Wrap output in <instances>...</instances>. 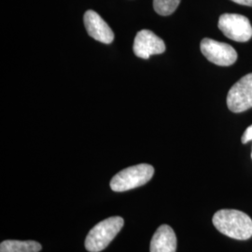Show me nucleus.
Instances as JSON below:
<instances>
[{
	"instance_id": "nucleus-1",
	"label": "nucleus",
	"mask_w": 252,
	"mask_h": 252,
	"mask_svg": "<svg viewBox=\"0 0 252 252\" xmlns=\"http://www.w3.org/2000/svg\"><path fill=\"white\" fill-rule=\"evenodd\" d=\"M212 221L217 230L228 237L248 240L252 236V220L239 210H219L213 216Z\"/></svg>"
},
{
	"instance_id": "nucleus-2",
	"label": "nucleus",
	"mask_w": 252,
	"mask_h": 252,
	"mask_svg": "<svg viewBox=\"0 0 252 252\" xmlns=\"http://www.w3.org/2000/svg\"><path fill=\"white\" fill-rule=\"evenodd\" d=\"M125 225L122 217H110L94 226L85 239V249L89 252L104 251Z\"/></svg>"
},
{
	"instance_id": "nucleus-3",
	"label": "nucleus",
	"mask_w": 252,
	"mask_h": 252,
	"mask_svg": "<svg viewBox=\"0 0 252 252\" xmlns=\"http://www.w3.org/2000/svg\"><path fill=\"white\" fill-rule=\"evenodd\" d=\"M154 168L151 164L140 163L130 166L116 174L110 181V188L114 191L122 192L143 186L152 180Z\"/></svg>"
},
{
	"instance_id": "nucleus-4",
	"label": "nucleus",
	"mask_w": 252,
	"mask_h": 252,
	"mask_svg": "<svg viewBox=\"0 0 252 252\" xmlns=\"http://www.w3.org/2000/svg\"><path fill=\"white\" fill-rule=\"evenodd\" d=\"M219 28L228 38L237 42H247L252 37V27L246 16L234 13L222 14L219 19Z\"/></svg>"
},
{
	"instance_id": "nucleus-5",
	"label": "nucleus",
	"mask_w": 252,
	"mask_h": 252,
	"mask_svg": "<svg viewBox=\"0 0 252 252\" xmlns=\"http://www.w3.org/2000/svg\"><path fill=\"white\" fill-rule=\"evenodd\" d=\"M227 106L234 113L252 108V73L244 76L228 92Z\"/></svg>"
},
{
	"instance_id": "nucleus-6",
	"label": "nucleus",
	"mask_w": 252,
	"mask_h": 252,
	"mask_svg": "<svg viewBox=\"0 0 252 252\" xmlns=\"http://www.w3.org/2000/svg\"><path fill=\"white\" fill-rule=\"evenodd\" d=\"M201 52L208 61L217 65L229 66L236 62L237 53L227 43L220 42L211 38H204L200 44Z\"/></svg>"
},
{
	"instance_id": "nucleus-7",
	"label": "nucleus",
	"mask_w": 252,
	"mask_h": 252,
	"mask_svg": "<svg viewBox=\"0 0 252 252\" xmlns=\"http://www.w3.org/2000/svg\"><path fill=\"white\" fill-rule=\"evenodd\" d=\"M134 53L142 59H149L154 54H161L165 51V44L162 38L150 30L139 31L134 41Z\"/></svg>"
},
{
	"instance_id": "nucleus-8",
	"label": "nucleus",
	"mask_w": 252,
	"mask_h": 252,
	"mask_svg": "<svg viewBox=\"0 0 252 252\" xmlns=\"http://www.w3.org/2000/svg\"><path fill=\"white\" fill-rule=\"evenodd\" d=\"M83 20L89 36L105 44H110L113 41V31L97 12L94 10H87L84 14Z\"/></svg>"
},
{
	"instance_id": "nucleus-9",
	"label": "nucleus",
	"mask_w": 252,
	"mask_h": 252,
	"mask_svg": "<svg viewBox=\"0 0 252 252\" xmlns=\"http://www.w3.org/2000/svg\"><path fill=\"white\" fill-rule=\"evenodd\" d=\"M177 236L171 227L166 224L161 225L151 241V252H176Z\"/></svg>"
},
{
	"instance_id": "nucleus-10",
	"label": "nucleus",
	"mask_w": 252,
	"mask_h": 252,
	"mask_svg": "<svg viewBox=\"0 0 252 252\" xmlns=\"http://www.w3.org/2000/svg\"><path fill=\"white\" fill-rule=\"evenodd\" d=\"M41 245L36 241L5 240L0 244V252H39Z\"/></svg>"
},
{
	"instance_id": "nucleus-11",
	"label": "nucleus",
	"mask_w": 252,
	"mask_h": 252,
	"mask_svg": "<svg viewBox=\"0 0 252 252\" xmlns=\"http://www.w3.org/2000/svg\"><path fill=\"white\" fill-rule=\"evenodd\" d=\"M180 3V0H153V8L158 14L168 16L177 9Z\"/></svg>"
},
{
	"instance_id": "nucleus-12",
	"label": "nucleus",
	"mask_w": 252,
	"mask_h": 252,
	"mask_svg": "<svg viewBox=\"0 0 252 252\" xmlns=\"http://www.w3.org/2000/svg\"><path fill=\"white\" fill-rule=\"evenodd\" d=\"M252 140V126L247 128V130L245 131L243 136H242V143L246 144Z\"/></svg>"
},
{
	"instance_id": "nucleus-13",
	"label": "nucleus",
	"mask_w": 252,
	"mask_h": 252,
	"mask_svg": "<svg viewBox=\"0 0 252 252\" xmlns=\"http://www.w3.org/2000/svg\"><path fill=\"white\" fill-rule=\"evenodd\" d=\"M232 1H234V3L240 4V5L252 7V0H232Z\"/></svg>"
},
{
	"instance_id": "nucleus-14",
	"label": "nucleus",
	"mask_w": 252,
	"mask_h": 252,
	"mask_svg": "<svg viewBox=\"0 0 252 252\" xmlns=\"http://www.w3.org/2000/svg\"></svg>"
}]
</instances>
